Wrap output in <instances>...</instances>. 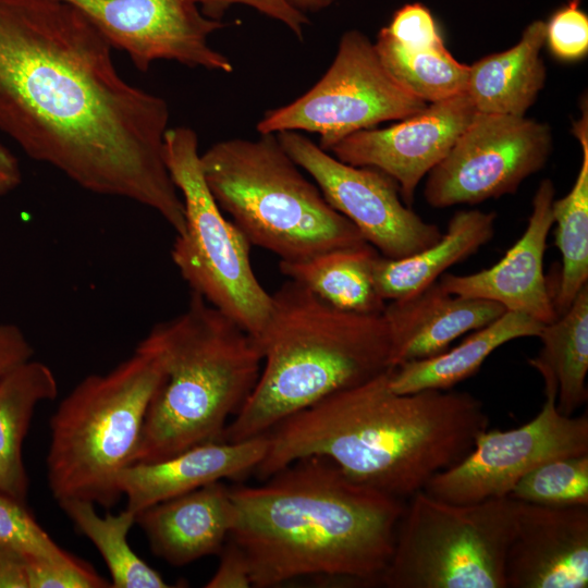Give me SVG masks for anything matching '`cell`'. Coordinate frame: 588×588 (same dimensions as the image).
<instances>
[{"instance_id": "cell-18", "label": "cell", "mask_w": 588, "mask_h": 588, "mask_svg": "<svg viewBox=\"0 0 588 588\" xmlns=\"http://www.w3.org/2000/svg\"><path fill=\"white\" fill-rule=\"evenodd\" d=\"M267 449V434L238 442L201 443L161 461L130 465L119 477V489L126 497V509L136 515L205 485L246 477L255 471Z\"/></svg>"}, {"instance_id": "cell-11", "label": "cell", "mask_w": 588, "mask_h": 588, "mask_svg": "<svg viewBox=\"0 0 588 588\" xmlns=\"http://www.w3.org/2000/svg\"><path fill=\"white\" fill-rule=\"evenodd\" d=\"M547 123L477 112L446 156L426 175L424 197L433 208L478 204L514 194L552 152Z\"/></svg>"}, {"instance_id": "cell-10", "label": "cell", "mask_w": 588, "mask_h": 588, "mask_svg": "<svg viewBox=\"0 0 588 588\" xmlns=\"http://www.w3.org/2000/svg\"><path fill=\"white\" fill-rule=\"evenodd\" d=\"M427 105L390 74L365 34L351 29L322 77L292 102L267 110L256 128L259 134L316 133L320 148L329 151L352 133L406 119Z\"/></svg>"}, {"instance_id": "cell-4", "label": "cell", "mask_w": 588, "mask_h": 588, "mask_svg": "<svg viewBox=\"0 0 588 588\" xmlns=\"http://www.w3.org/2000/svg\"><path fill=\"white\" fill-rule=\"evenodd\" d=\"M271 297L269 316L253 335L262 356L259 379L222 441L264 436L289 416L391 368L382 314L336 308L290 279Z\"/></svg>"}, {"instance_id": "cell-38", "label": "cell", "mask_w": 588, "mask_h": 588, "mask_svg": "<svg viewBox=\"0 0 588 588\" xmlns=\"http://www.w3.org/2000/svg\"><path fill=\"white\" fill-rule=\"evenodd\" d=\"M0 588H28L27 561L0 546Z\"/></svg>"}, {"instance_id": "cell-32", "label": "cell", "mask_w": 588, "mask_h": 588, "mask_svg": "<svg viewBox=\"0 0 588 588\" xmlns=\"http://www.w3.org/2000/svg\"><path fill=\"white\" fill-rule=\"evenodd\" d=\"M546 42L562 61H578L588 52V16L579 0H571L546 22Z\"/></svg>"}, {"instance_id": "cell-8", "label": "cell", "mask_w": 588, "mask_h": 588, "mask_svg": "<svg viewBox=\"0 0 588 588\" xmlns=\"http://www.w3.org/2000/svg\"><path fill=\"white\" fill-rule=\"evenodd\" d=\"M514 500L452 503L421 490L409 498L392 558L388 588H506L505 558Z\"/></svg>"}, {"instance_id": "cell-30", "label": "cell", "mask_w": 588, "mask_h": 588, "mask_svg": "<svg viewBox=\"0 0 588 588\" xmlns=\"http://www.w3.org/2000/svg\"><path fill=\"white\" fill-rule=\"evenodd\" d=\"M509 498L549 506L588 505V454L542 463L517 481Z\"/></svg>"}, {"instance_id": "cell-19", "label": "cell", "mask_w": 588, "mask_h": 588, "mask_svg": "<svg viewBox=\"0 0 588 588\" xmlns=\"http://www.w3.org/2000/svg\"><path fill=\"white\" fill-rule=\"evenodd\" d=\"M504 311L499 303L452 294L439 280L413 295L390 301L382 311L391 342L390 367L439 355L454 340Z\"/></svg>"}, {"instance_id": "cell-2", "label": "cell", "mask_w": 588, "mask_h": 588, "mask_svg": "<svg viewBox=\"0 0 588 588\" xmlns=\"http://www.w3.org/2000/svg\"><path fill=\"white\" fill-rule=\"evenodd\" d=\"M391 370L277 424L266 433L257 477L262 481L301 457L322 455L353 480L403 500L461 462L488 429L481 401L453 389L396 393Z\"/></svg>"}, {"instance_id": "cell-28", "label": "cell", "mask_w": 588, "mask_h": 588, "mask_svg": "<svg viewBox=\"0 0 588 588\" xmlns=\"http://www.w3.org/2000/svg\"><path fill=\"white\" fill-rule=\"evenodd\" d=\"M76 528L97 548L111 575L113 588H167L162 576L130 547L127 535L136 515L127 509L100 516L93 502L81 499L58 501Z\"/></svg>"}, {"instance_id": "cell-21", "label": "cell", "mask_w": 588, "mask_h": 588, "mask_svg": "<svg viewBox=\"0 0 588 588\" xmlns=\"http://www.w3.org/2000/svg\"><path fill=\"white\" fill-rule=\"evenodd\" d=\"M546 22H531L516 45L469 65L466 94L480 113L524 117L546 84Z\"/></svg>"}, {"instance_id": "cell-15", "label": "cell", "mask_w": 588, "mask_h": 588, "mask_svg": "<svg viewBox=\"0 0 588 588\" xmlns=\"http://www.w3.org/2000/svg\"><path fill=\"white\" fill-rule=\"evenodd\" d=\"M477 111L466 93L428 103L388 127L357 131L330 152L340 161L370 167L392 177L408 207L421 180L446 156Z\"/></svg>"}, {"instance_id": "cell-23", "label": "cell", "mask_w": 588, "mask_h": 588, "mask_svg": "<svg viewBox=\"0 0 588 588\" xmlns=\"http://www.w3.org/2000/svg\"><path fill=\"white\" fill-rule=\"evenodd\" d=\"M542 327V322L526 314L505 310L457 346L392 368L390 387L396 393L453 389L474 376L497 348L516 339L538 336Z\"/></svg>"}, {"instance_id": "cell-17", "label": "cell", "mask_w": 588, "mask_h": 588, "mask_svg": "<svg viewBox=\"0 0 588 588\" xmlns=\"http://www.w3.org/2000/svg\"><path fill=\"white\" fill-rule=\"evenodd\" d=\"M555 189L550 179L540 182L522 236L493 266L470 274L443 273L438 280L448 292L489 299L505 310L526 314L543 324L558 318L543 272L547 240L553 225Z\"/></svg>"}, {"instance_id": "cell-27", "label": "cell", "mask_w": 588, "mask_h": 588, "mask_svg": "<svg viewBox=\"0 0 588 588\" xmlns=\"http://www.w3.org/2000/svg\"><path fill=\"white\" fill-rule=\"evenodd\" d=\"M573 134L581 147V163L571 191L553 199L555 245L562 267L558 284L550 286L555 313L564 314L578 292L588 284V113L587 102L580 118L573 122Z\"/></svg>"}, {"instance_id": "cell-24", "label": "cell", "mask_w": 588, "mask_h": 588, "mask_svg": "<svg viewBox=\"0 0 588 588\" xmlns=\"http://www.w3.org/2000/svg\"><path fill=\"white\" fill-rule=\"evenodd\" d=\"M58 395L54 373L27 360L0 378V492L24 502L28 478L22 448L36 406Z\"/></svg>"}, {"instance_id": "cell-22", "label": "cell", "mask_w": 588, "mask_h": 588, "mask_svg": "<svg viewBox=\"0 0 588 588\" xmlns=\"http://www.w3.org/2000/svg\"><path fill=\"white\" fill-rule=\"evenodd\" d=\"M497 213L478 209L458 210L446 231L429 247L400 259L378 255L373 282L387 302L413 295L437 281L451 266L488 244L494 235Z\"/></svg>"}, {"instance_id": "cell-6", "label": "cell", "mask_w": 588, "mask_h": 588, "mask_svg": "<svg viewBox=\"0 0 588 588\" xmlns=\"http://www.w3.org/2000/svg\"><path fill=\"white\" fill-rule=\"evenodd\" d=\"M204 180L219 208L250 245L297 261L366 241L324 199L275 134L218 142L200 155Z\"/></svg>"}, {"instance_id": "cell-12", "label": "cell", "mask_w": 588, "mask_h": 588, "mask_svg": "<svg viewBox=\"0 0 588 588\" xmlns=\"http://www.w3.org/2000/svg\"><path fill=\"white\" fill-rule=\"evenodd\" d=\"M544 395L541 411L529 422L505 431L486 429L471 451L436 474L424 491L452 503L505 498L523 476L542 463L588 454L587 414H561L554 382H544Z\"/></svg>"}, {"instance_id": "cell-34", "label": "cell", "mask_w": 588, "mask_h": 588, "mask_svg": "<svg viewBox=\"0 0 588 588\" xmlns=\"http://www.w3.org/2000/svg\"><path fill=\"white\" fill-rule=\"evenodd\" d=\"M28 588H105L110 584L84 561H27Z\"/></svg>"}, {"instance_id": "cell-33", "label": "cell", "mask_w": 588, "mask_h": 588, "mask_svg": "<svg viewBox=\"0 0 588 588\" xmlns=\"http://www.w3.org/2000/svg\"><path fill=\"white\" fill-rule=\"evenodd\" d=\"M382 30L409 50H422L444 44L434 17L421 3H408L400 8Z\"/></svg>"}, {"instance_id": "cell-31", "label": "cell", "mask_w": 588, "mask_h": 588, "mask_svg": "<svg viewBox=\"0 0 588 588\" xmlns=\"http://www.w3.org/2000/svg\"><path fill=\"white\" fill-rule=\"evenodd\" d=\"M0 546L21 554L26 561L72 562L77 559L52 540L24 502L1 492Z\"/></svg>"}, {"instance_id": "cell-29", "label": "cell", "mask_w": 588, "mask_h": 588, "mask_svg": "<svg viewBox=\"0 0 588 588\" xmlns=\"http://www.w3.org/2000/svg\"><path fill=\"white\" fill-rule=\"evenodd\" d=\"M373 44L390 74L422 101L432 103L466 91L469 65L458 62L444 44L409 50L395 42L382 28Z\"/></svg>"}, {"instance_id": "cell-20", "label": "cell", "mask_w": 588, "mask_h": 588, "mask_svg": "<svg viewBox=\"0 0 588 588\" xmlns=\"http://www.w3.org/2000/svg\"><path fill=\"white\" fill-rule=\"evenodd\" d=\"M235 522L231 488L215 481L136 514L151 551L181 567L219 554Z\"/></svg>"}, {"instance_id": "cell-37", "label": "cell", "mask_w": 588, "mask_h": 588, "mask_svg": "<svg viewBox=\"0 0 588 588\" xmlns=\"http://www.w3.org/2000/svg\"><path fill=\"white\" fill-rule=\"evenodd\" d=\"M33 348L20 328L0 324V378L29 360Z\"/></svg>"}, {"instance_id": "cell-1", "label": "cell", "mask_w": 588, "mask_h": 588, "mask_svg": "<svg viewBox=\"0 0 588 588\" xmlns=\"http://www.w3.org/2000/svg\"><path fill=\"white\" fill-rule=\"evenodd\" d=\"M112 47L63 0H0V131L89 192L131 199L181 234L163 158L169 107L119 74Z\"/></svg>"}, {"instance_id": "cell-35", "label": "cell", "mask_w": 588, "mask_h": 588, "mask_svg": "<svg viewBox=\"0 0 588 588\" xmlns=\"http://www.w3.org/2000/svg\"><path fill=\"white\" fill-rule=\"evenodd\" d=\"M201 13L209 19L221 21L232 4H244L259 13L284 24L298 40L304 39L307 15L294 8L287 0H194Z\"/></svg>"}, {"instance_id": "cell-3", "label": "cell", "mask_w": 588, "mask_h": 588, "mask_svg": "<svg viewBox=\"0 0 588 588\" xmlns=\"http://www.w3.org/2000/svg\"><path fill=\"white\" fill-rule=\"evenodd\" d=\"M229 539L252 587L302 577L380 584L394 550L403 500L350 478L322 455L301 457L259 486L231 488Z\"/></svg>"}, {"instance_id": "cell-26", "label": "cell", "mask_w": 588, "mask_h": 588, "mask_svg": "<svg viewBox=\"0 0 588 588\" xmlns=\"http://www.w3.org/2000/svg\"><path fill=\"white\" fill-rule=\"evenodd\" d=\"M538 338L542 347L528 364L543 381L556 384V407L572 416L588 400V284L564 314L543 324Z\"/></svg>"}, {"instance_id": "cell-16", "label": "cell", "mask_w": 588, "mask_h": 588, "mask_svg": "<svg viewBox=\"0 0 588 588\" xmlns=\"http://www.w3.org/2000/svg\"><path fill=\"white\" fill-rule=\"evenodd\" d=\"M506 588L588 587V505L514 500L505 558Z\"/></svg>"}, {"instance_id": "cell-14", "label": "cell", "mask_w": 588, "mask_h": 588, "mask_svg": "<svg viewBox=\"0 0 588 588\" xmlns=\"http://www.w3.org/2000/svg\"><path fill=\"white\" fill-rule=\"evenodd\" d=\"M76 8L112 48L147 72L157 60L231 73L233 64L209 36L226 26L204 15L194 0H63Z\"/></svg>"}, {"instance_id": "cell-36", "label": "cell", "mask_w": 588, "mask_h": 588, "mask_svg": "<svg viewBox=\"0 0 588 588\" xmlns=\"http://www.w3.org/2000/svg\"><path fill=\"white\" fill-rule=\"evenodd\" d=\"M217 571L206 583L207 588H247L252 587L247 561L241 549L228 539L221 550Z\"/></svg>"}, {"instance_id": "cell-40", "label": "cell", "mask_w": 588, "mask_h": 588, "mask_svg": "<svg viewBox=\"0 0 588 588\" xmlns=\"http://www.w3.org/2000/svg\"><path fill=\"white\" fill-rule=\"evenodd\" d=\"M294 8L303 13L318 12L333 3L334 0H287Z\"/></svg>"}, {"instance_id": "cell-9", "label": "cell", "mask_w": 588, "mask_h": 588, "mask_svg": "<svg viewBox=\"0 0 588 588\" xmlns=\"http://www.w3.org/2000/svg\"><path fill=\"white\" fill-rule=\"evenodd\" d=\"M163 158L185 212V230L171 248L173 264L192 292L256 334L269 316L272 297L253 270L250 243L224 217L204 180L196 132L168 128Z\"/></svg>"}, {"instance_id": "cell-39", "label": "cell", "mask_w": 588, "mask_h": 588, "mask_svg": "<svg viewBox=\"0 0 588 588\" xmlns=\"http://www.w3.org/2000/svg\"><path fill=\"white\" fill-rule=\"evenodd\" d=\"M22 181L17 158L0 143V195L13 191Z\"/></svg>"}, {"instance_id": "cell-5", "label": "cell", "mask_w": 588, "mask_h": 588, "mask_svg": "<svg viewBox=\"0 0 588 588\" xmlns=\"http://www.w3.org/2000/svg\"><path fill=\"white\" fill-rule=\"evenodd\" d=\"M136 348L157 360L163 380L147 411L134 463L222 441L262 367L253 335L195 292L183 311L156 323Z\"/></svg>"}, {"instance_id": "cell-25", "label": "cell", "mask_w": 588, "mask_h": 588, "mask_svg": "<svg viewBox=\"0 0 588 588\" xmlns=\"http://www.w3.org/2000/svg\"><path fill=\"white\" fill-rule=\"evenodd\" d=\"M378 250L365 242L297 261H280V271L328 304L357 314H382L385 301L373 282Z\"/></svg>"}, {"instance_id": "cell-13", "label": "cell", "mask_w": 588, "mask_h": 588, "mask_svg": "<svg viewBox=\"0 0 588 588\" xmlns=\"http://www.w3.org/2000/svg\"><path fill=\"white\" fill-rule=\"evenodd\" d=\"M293 161L309 174L328 204L347 218L383 257L400 259L442 235L401 198L396 182L380 170L344 163L297 131L275 134Z\"/></svg>"}, {"instance_id": "cell-7", "label": "cell", "mask_w": 588, "mask_h": 588, "mask_svg": "<svg viewBox=\"0 0 588 588\" xmlns=\"http://www.w3.org/2000/svg\"><path fill=\"white\" fill-rule=\"evenodd\" d=\"M163 380L157 360L135 348L106 373L85 377L51 416L47 479L57 501L110 509L121 473L134 464L146 414Z\"/></svg>"}]
</instances>
